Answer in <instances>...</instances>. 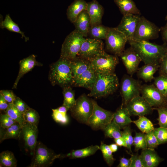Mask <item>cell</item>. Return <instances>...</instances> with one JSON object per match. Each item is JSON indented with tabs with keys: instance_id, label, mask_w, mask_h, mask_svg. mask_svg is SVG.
Masks as SVG:
<instances>
[{
	"instance_id": "obj_1",
	"label": "cell",
	"mask_w": 167,
	"mask_h": 167,
	"mask_svg": "<svg viewBox=\"0 0 167 167\" xmlns=\"http://www.w3.org/2000/svg\"><path fill=\"white\" fill-rule=\"evenodd\" d=\"M129 44L144 64H160L163 57L167 53V45H159L148 41L128 40Z\"/></svg>"
},
{
	"instance_id": "obj_2",
	"label": "cell",
	"mask_w": 167,
	"mask_h": 167,
	"mask_svg": "<svg viewBox=\"0 0 167 167\" xmlns=\"http://www.w3.org/2000/svg\"><path fill=\"white\" fill-rule=\"evenodd\" d=\"M51 84L62 88L72 85L73 76L71 66V60L60 57L56 62L51 64L48 75Z\"/></svg>"
},
{
	"instance_id": "obj_3",
	"label": "cell",
	"mask_w": 167,
	"mask_h": 167,
	"mask_svg": "<svg viewBox=\"0 0 167 167\" xmlns=\"http://www.w3.org/2000/svg\"><path fill=\"white\" fill-rule=\"evenodd\" d=\"M119 85L118 78L114 73H98L96 81L88 96L100 98L113 93Z\"/></svg>"
},
{
	"instance_id": "obj_4",
	"label": "cell",
	"mask_w": 167,
	"mask_h": 167,
	"mask_svg": "<svg viewBox=\"0 0 167 167\" xmlns=\"http://www.w3.org/2000/svg\"><path fill=\"white\" fill-rule=\"evenodd\" d=\"M93 101L85 94L81 95L70 109L72 116L79 122L88 124L93 112Z\"/></svg>"
},
{
	"instance_id": "obj_5",
	"label": "cell",
	"mask_w": 167,
	"mask_h": 167,
	"mask_svg": "<svg viewBox=\"0 0 167 167\" xmlns=\"http://www.w3.org/2000/svg\"><path fill=\"white\" fill-rule=\"evenodd\" d=\"M85 38L75 29L72 31L67 36L62 44L60 57L70 60L74 59Z\"/></svg>"
},
{
	"instance_id": "obj_6",
	"label": "cell",
	"mask_w": 167,
	"mask_h": 167,
	"mask_svg": "<svg viewBox=\"0 0 167 167\" xmlns=\"http://www.w3.org/2000/svg\"><path fill=\"white\" fill-rule=\"evenodd\" d=\"M32 162L29 167H47L51 166L56 159L63 157L57 154L40 142H37Z\"/></svg>"
},
{
	"instance_id": "obj_7",
	"label": "cell",
	"mask_w": 167,
	"mask_h": 167,
	"mask_svg": "<svg viewBox=\"0 0 167 167\" xmlns=\"http://www.w3.org/2000/svg\"><path fill=\"white\" fill-rule=\"evenodd\" d=\"M91 67L97 73H114L119 63L118 56L111 55L105 51L89 60Z\"/></svg>"
},
{
	"instance_id": "obj_8",
	"label": "cell",
	"mask_w": 167,
	"mask_h": 167,
	"mask_svg": "<svg viewBox=\"0 0 167 167\" xmlns=\"http://www.w3.org/2000/svg\"><path fill=\"white\" fill-rule=\"evenodd\" d=\"M160 28L154 23L140 16L133 39L137 41H148L159 37Z\"/></svg>"
},
{
	"instance_id": "obj_9",
	"label": "cell",
	"mask_w": 167,
	"mask_h": 167,
	"mask_svg": "<svg viewBox=\"0 0 167 167\" xmlns=\"http://www.w3.org/2000/svg\"><path fill=\"white\" fill-rule=\"evenodd\" d=\"M105 47L109 52L120 56L128 41L126 36L115 28H110L105 40Z\"/></svg>"
},
{
	"instance_id": "obj_10",
	"label": "cell",
	"mask_w": 167,
	"mask_h": 167,
	"mask_svg": "<svg viewBox=\"0 0 167 167\" xmlns=\"http://www.w3.org/2000/svg\"><path fill=\"white\" fill-rule=\"evenodd\" d=\"M113 113L100 106L93 101V109L88 125L95 130H103L112 120Z\"/></svg>"
},
{
	"instance_id": "obj_11",
	"label": "cell",
	"mask_w": 167,
	"mask_h": 167,
	"mask_svg": "<svg viewBox=\"0 0 167 167\" xmlns=\"http://www.w3.org/2000/svg\"><path fill=\"white\" fill-rule=\"evenodd\" d=\"M104 47L102 40L85 38L77 56L90 60L104 52Z\"/></svg>"
},
{
	"instance_id": "obj_12",
	"label": "cell",
	"mask_w": 167,
	"mask_h": 167,
	"mask_svg": "<svg viewBox=\"0 0 167 167\" xmlns=\"http://www.w3.org/2000/svg\"><path fill=\"white\" fill-rule=\"evenodd\" d=\"M141 85L139 81L127 75L122 79L120 91L124 104H127L134 98L140 95Z\"/></svg>"
},
{
	"instance_id": "obj_13",
	"label": "cell",
	"mask_w": 167,
	"mask_h": 167,
	"mask_svg": "<svg viewBox=\"0 0 167 167\" xmlns=\"http://www.w3.org/2000/svg\"><path fill=\"white\" fill-rule=\"evenodd\" d=\"M38 134L37 125L25 122L22 127L19 138L23 141L26 150L32 156L37 143Z\"/></svg>"
},
{
	"instance_id": "obj_14",
	"label": "cell",
	"mask_w": 167,
	"mask_h": 167,
	"mask_svg": "<svg viewBox=\"0 0 167 167\" xmlns=\"http://www.w3.org/2000/svg\"><path fill=\"white\" fill-rule=\"evenodd\" d=\"M142 96L153 108L167 105L165 97L153 84L141 85Z\"/></svg>"
},
{
	"instance_id": "obj_15",
	"label": "cell",
	"mask_w": 167,
	"mask_h": 167,
	"mask_svg": "<svg viewBox=\"0 0 167 167\" xmlns=\"http://www.w3.org/2000/svg\"><path fill=\"white\" fill-rule=\"evenodd\" d=\"M131 116H141L150 113L153 108L140 95L131 100L126 105Z\"/></svg>"
},
{
	"instance_id": "obj_16",
	"label": "cell",
	"mask_w": 167,
	"mask_h": 167,
	"mask_svg": "<svg viewBox=\"0 0 167 167\" xmlns=\"http://www.w3.org/2000/svg\"><path fill=\"white\" fill-rule=\"evenodd\" d=\"M140 17V15L131 14L123 15L120 23L116 28L123 33L128 40H132Z\"/></svg>"
},
{
	"instance_id": "obj_17",
	"label": "cell",
	"mask_w": 167,
	"mask_h": 167,
	"mask_svg": "<svg viewBox=\"0 0 167 167\" xmlns=\"http://www.w3.org/2000/svg\"><path fill=\"white\" fill-rule=\"evenodd\" d=\"M120 57L128 74L132 75L137 72L139 64L142 61L132 47L131 46L124 50Z\"/></svg>"
},
{
	"instance_id": "obj_18",
	"label": "cell",
	"mask_w": 167,
	"mask_h": 167,
	"mask_svg": "<svg viewBox=\"0 0 167 167\" xmlns=\"http://www.w3.org/2000/svg\"><path fill=\"white\" fill-rule=\"evenodd\" d=\"M97 75L91 67L74 79L72 86L84 88L90 90L96 81Z\"/></svg>"
},
{
	"instance_id": "obj_19",
	"label": "cell",
	"mask_w": 167,
	"mask_h": 167,
	"mask_svg": "<svg viewBox=\"0 0 167 167\" xmlns=\"http://www.w3.org/2000/svg\"><path fill=\"white\" fill-rule=\"evenodd\" d=\"M36 58L35 55L32 54L19 61V73L12 88H16L19 80L25 74L32 70L35 66L42 65L41 63L36 61Z\"/></svg>"
},
{
	"instance_id": "obj_20",
	"label": "cell",
	"mask_w": 167,
	"mask_h": 167,
	"mask_svg": "<svg viewBox=\"0 0 167 167\" xmlns=\"http://www.w3.org/2000/svg\"><path fill=\"white\" fill-rule=\"evenodd\" d=\"M87 11L90 19V26L101 24L104 9L96 0L87 2Z\"/></svg>"
},
{
	"instance_id": "obj_21",
	"label": "cell",
	"mask_w": 167,
	"mask_h": 167,
	"mask_svg": "<svg viewBox=\"0 0 167 167\" xmlns=\"http://www.w3.org/2000/svg\"><path fill=\"white\" fill-rule=\"evenodd\" d=\"M144 167H156L163 160L154 149L147 148L142 150L140 155Z\"/></svg>"
},
{
	"instance_id": "obj_22",
	"label": "cell",
	"mask_w": 167,
	"mask_h": 167,
	"mask_svg": "<svg viewBox=\"0 0 167 167\" xmlns=\"http://www.w3.org/2000/svg\"><path fill=\"white\" fill-rule=\"evenodd\" d=\"M73 24L76 30L81 33L84 37L88 36L91 22L90 18L87 10L81 12L78 16Z\"/></svg>"
},
{
	"instance_id": "obj_23",
	"label": "cell",
	"mask_w": 167,
	"mask_h": 167,
	"mask_svg": "<svg viewBox=\"0 0 167 167\" xmlns=\"http://www.w3.org/2000/svg\"><path fill=\"white\" fill-rule=\"evenodd\" d=\"M131 116L126 107L122 106L113 113L112 120L121 129H123L132 122Z\"/></svg>"
},
{
	"instance_id": "obj_24",
	"label": "cell",
	"mask_w": 167,
	"mask_h": 167,
	"mask_svg": "<svg viewBox=\"0 0 167 167\" xmlns=\"http://www.w3.org/2000/svg\"><path fill=\"white\" fill-rule=\"evenodd\" d=\"M87 2L84 0H75L67 9L68 19L73 23L78 16L83 11L87 10Z\"/></svg>"
},
{
	"instance_id": "obj_25",
	"label": "cell",
	"mask_w": 167,
	"mask_h": 167,
	"mask_svg": "<svg viewBox=\"0 0 167 167\" xmlns=\"http://www.w3.org/2000/svg\"><path fill=\"white\" fill-rule=\"evenodd\" d=\"M159 64H147L139 68L137 71L138 77L145 82H151L154 78V75L159 70Z\"/></svg>"
},
{
	"instance_id": "obj_26",
	"label": "cell",
	"mask_w": 167,
	"mask_h": 167,
	"mask_svg": "<svg viewBox=\"0 0 167 167\" xmlns=\"http://www.w3.org/2000/svg\"><path fill=\"white\" fill-rule=\"evenodd\" d=\"M71 66L74 79L91 67L89 60L77 56L71 60Z\"/></svg>"
},
{
	"instance_id": "obj_27",
	"label": "cell",
	"mask_w": 167,
	"mask_h": 167,
	"mask_svg": "<svg viewBox=\"0 0 167 167\" xmlns=\"http://www.w3.org/2000/svg\"><path fill=\"white\" fill-rule=\"evenodd\" d=\"M123 15L128 14L140 15V11L133 0H113Z\"/></svg>"
},
{
	"instance_id": "obj_28",
	"label": "cell",
	"mask_w": 167,
	"mask_h": 167,
	"mask_svg": "<svg viewBox=\"0 0 167 167\" xmlns=\"http://www.w3.org/2000/svg\"><path fill=\"white\" fill-rule=\"evenodd\" d=\"M22 126L18 122H16L6 129L0 128V141L10 139H19Z\"/></svg>"
},
{
	"instance_id": "obj_29",
	"label": "cell",
	"mask_w": 167,
	"mask_h": 167,
	"mask_svg": "<svg viewBox=\"0 0 167 167\" xmlns=\"http://www.w3.org/2000/svg\"><path fill=\"white\" fill-rule=\"evenodd\" d=\"M99 149L100 146L91 145L81 149L73 150L65 156H63V157H67L71 159L83 158L93 155Z\"/></svg>"
},
{
	"instance_id": "obj_30",
	"label": "cell",
	"mask_w": 167,
	"mask_h": 167,
	"mask_svg": "<svg viewBox=\"0 0 167 167\" xmlns=\"http://www.w3.org/2000/svg\"><path fill=\"white\" fill-rule=\"evenodd\" d=\"M110 28L101 24L90 26L88 36L93 39L105 40Z\"/></svg>"
},
{
	"instance_id": "obj_31",
	"label": "cell",
	"mask_w": 167,
	"mask_h": 167,
	"mask_svg": "<svg viewBox=\"0 0 167 167\" xmlns=\"http://www.w3.org/2000/svg\"><path fill=\"white\" fill-rule=\"evenodd\" d=\"M0 26L2 29L6 28L11 32L20 34L22 35V38H24L25 41L29 40V38L26 36L24 32L21 31L18 24L12 20L9 14L6 15L4 20L1 22Z\"/></svg>"
},
{
	"instance_id": "obj_32",
	"label": "cell",
	"mask_w": 167,
	"mask_h": 167,
	"mask_svg": "<svg viewBox=\"0 0 167 167\" xmlns=\"http://www.w3.org/2000/svg\"><path fill=\"white\" fill-rule=\"evenodd\" d=\"M69 110V108L63 105L56 109H52L53 119L57 123L63 125L67 124L69 120L67 112Z\"/></svg>"
},
{
	"instance_id": "obj_33",
	"label": "cell",
	"mask_w": 167,
	"mask_h": 167,
	"mask_svg": "<svg viewBox=\"0 0 167 167\" xmlns=\"http://www.w3.org/2000/svg\"><path fill=\"white\" fill-rule=\"evenodd\" d=\"M0 163L2 166L16 167L17 161L14 154L9 151L2 152L0 154Z\"/></svg>"
},
{
	"instance_id": "obj_34",
	"label": "cell",
	"mask_w": 167,
	"mask_h": 167,
	"mask_svg": "<svg viewBox=\"0 0 167 167\" xmlns=\"http://www.w3.org/2000/svg\"><path fill=\"white\" fill-rule=\"evenodd\" d=\"M132 122L142 132L145 134L153 131L154 129L151 121L144 116H139L137 120L132 121Z\"/></svg>"
},
{
	"instance_id": "obj_35",
	"label": "cell",
	"mask_w": 167,
	"mask_h": 167,
	"mask_svg": "<svg viewBox=\"0 0 167 167\" xmlns=\"http://www.w3.org/2000/svg\"><path fill=\"white\" fill-rule=\"evenodd\" d=\"M62 93L64 98L62 105L70 109L74 105L76 101L75 92L71 86H69L63 88Z\"/></svg>"
},
{
	"instance_id": "obj_36",
	"label": "cell",
	"mask_w": 167,
	"mask_h": 167,
	"mask_svg": "<svg viewBox=\"0 0 167 167\" xmlns=\"http://www.w3.org/2000/svg\"><path fill=\"white\" fill-rule=\"evenodd\" d=\"M103 130L106 137L114 139L122 137V131L113 120L105 127Z\"/></svg>"
},
{
	"instance_id": "obj_37",
	"label": "cell",
	"mask_w": 167,
	"mask_h": 167,
	"mask_svg": "<svg viewBox=\"0 0 167 167\" xmlns=\"http://www.w3.org/2000/svg\"><path fill=\"white\" fill-rule=\"evenodd\" d=\"M5 113L23 126L24 123V116L16 108L13 103L9 104L5 110Z\"/></svg>"
},
{
	"instance_id": "obj_38",
	"label": "cell",
	"mask_w": 167,
	"mask_h": 167,
	"mask_svg": "<svg viewBox=\"0 0 167 167\" xmlns=\"http://www.w3.org/2000/svg\"><path fill=\"white\" fill-rule=\"evenodd\" d=\"M133 145L134 146L135 151L147 148L145 134L143 132H135Z\"/></svg>"
},
{
	"instance_id": "obj_39",
	"label": "cell",
	"mask_w": 167,
	"mask_h": 167,
	"mask_svg": "<svg viewBox=\"0 0 167 167\" xmlns=\"http://www.w3.org/2000/svg\"><path fill=\"white\" fill-rule=\"evenodd\" d=\"M154 79L153 84L165 98L167 95V77L160 75Z\"/></svg>"
},
{
	"instance_id": "obj_40",
	"label": "cell",
	"mask_w": 167,
	"mask_h": 167,
	"mask_svg": "<svg viewBox=\"0 0 167 167\" xmlns=\"http://www.w3.org/2000/svg\"><path fill=\"white\" fill-rule=\"evenodd\" d=\"M100 149L101 151L103 158L107 164L111 166L113 164L115 159L112 155V152L109 145L101 142L100 146Z\"/></svg>"
},
{
	"instance_id": "obj_41",
	"label": "cell",
	"mask_w": 167,
	"mask_h": 167,
	"mask_svg": "<svg viewBox=\"0 0 167 167\" xmlns=\"http://www.w3.org/2000/svg\"><path fill=\"white\" fill-rule=\"evenodd\" d=\"M39 116L35 109L29 108L24 115V122L34 124L37 126L39 119Z\"/></svg>"
},
{
	"instance_id": "obj_42",
	"label": "cell",
	"mask_w": 167,
	"mask_h": 167,
	"mask_svg": "<svg viewBox=\"0 0 167 167\" xmlns=\"http://www.w3.org/2000/svg\"><path fill=\"white\" fill-rule=\"evenodd\" d=\"M153 108L158 112L157 120L160 127L167 128V105Z\"/></svg>"
},
{
	"instance_id": "obj_43",
	"label": "cell",
	"mask_w": 167,
	"mask_h": 167,
	"mask_svg": "<svg viewBox=\"0 0 167 167\" xmlns=\"http://www.w3.org/2000/svg\"><path fill=\"white\" fill-rule=\"evenodd\" d=\"M153 131L159 145L167 143V128L160 127L154 128Z\"/></svg>"
},
{
	"instance_id": "obj_44",
	"label": "cell",
	"mask_w": 167,
	"mask_h": 167,
	"mask_svg": "<svg viewBox=\"0 0 167 167\" xmlns=\"http://www.w3.org/2000/svg\"><path fill=\"white\" fill-rule=\"evenodd\" d=\"M123 129L122 137L125 140L127 145L126 148L130 152H131V147L133 144L134 138L132 135L131 129L129 126Z\"/></svg>"
},
{
	"instance_id": "obj_45",
	"label": "cell",
	"mask_w": 167,
	"mask_h": 167,
	"mask_svg": "<svg viewBox=\"0 0 167 167\" xmlns=\"http://www.w3.org/2000/svg\"><path fill=\"white\" fill-rule=\"evenodd\" d=\"M147 148L154 149L159 145L153 131L145 134Z\"/></svg>"
},
{
	"instance_id": "obj_46",
	"label": "cell",
	"mask_w": 167,
	"mask_h": 167,
	"mask_svg": "<svg viewBox=\"0 0 167 167\" xmlns=\"http://www.w3.org/2000/svg\"><path fill=\"white\" fill-rule=\"evenodd\" d=\"M17 122L6 113H1L0 116V128H7Z\"/></svg>"
},
{
	"instance_id": "obj_47",
	"label": "cell",
	"mask_w": 167,
	"mask_h": 167,
	"mask_svg": "<svg viewBox=\"0 0 167 167\" xmlns=\"http://www.w3.org/2000/svg\"><path fill=\"white\" fill-rule=\"evenodd\" d=\"M18 110L23 115L30 107L19 97L17 96L13 102Z\"/></svg>"
},
{
	"instance_id": "obj_48",
	"label": "cell",
	"mask_w": 167,
	"mask_h": 167,
	"mask_svg": "<svg viewBox=\"0 0 167 167\" xmlns=\"http://www.w3.org/2000/svg\"><path fill=\"white\" fill-rule=\"evenodd\" d=\"M0 93H1L5 100L9 104L13 103L17 97L12 91L10 90H1Z\"/></svg>"
},
{
	"instance_id": "obj_49",
	"label": "cell",
	"mask_w": 167,
	"mask_h": 167,
	"mask_svg": "<svg viewBox=\"0 0 167 167\" xmlns=\"http://www.w3.org/2000/svg\"><path fill=\"white\" fill-rule=\"evenodd\" d=\"M160 75L167 77V53L162 58L159 69Z\"/></svg>"
},
{
	"instance_id": "obj_50",
	"label": "cell",
	"mask_w": 167,
	"mask_h": 167,
	"mask_svg": "<svg viewBox=\"0 0 167 167\" xmlns=\"http://www.w3.org/2000/svg\"><path fill=\"white\" fill-rule=\"evenodd\" d=\"M131 155L130 158L131 164L130 167H144L140 155L137 154Z\"/></svg>"
},
{
	"instance_id": "obj_51",
	"label": "cell",
	"mask_w": 167,
	"mask_h": 167,
	"mask_svg": "<svg viewBox=\"0 0 167 167\" xmlns=\"http://www.w3.org/2000/svg\"><path fill=\"white\" fill-rule=\"evenodd\" d=\"M131 164V160L130 158L127 159L124 157L121 158L119 161L118 167H130Z\"/></svg>"
},
{
	"instance_id": "obj_52",
	"label": "cell",
	"mask_w": 167,
	"mask_h": 167,
	"mask_svg": "<svg viewBox=\"0 0 167 167\" xmlns=\"http://www.w3.org/2000/svg\"><path fill=\"white\" fill-rule=\"evenodd\" d=\"M160 32L164 44L167 45V22L160 28Z\"/></svg>"
},
{
	"instance_id": "obj_53",
	"label": "cell",
	"mask_w": 167,
	"mask_h": 167,
	"mask_svg": "<svg viewBox=\"0 0 167 167\" xmlns=\"http://www.w3.org/2000/svg\"><path fill=\"white\" fill-rule=\"evenodd\" d=\"M9 104L5 100L2 94L0 93V109L6 110L8 108Z\"/></svg>"
},
{
	"instance_id": "obj_54",
	"label": "cell",
	"mask_w": 167,
	"mask_h": 167,
	"mask_svg": "<svg viewBox=\"0 0 167 167\" xmlns=\"http://www.w3.org/2000/svg\"><path fill=\"white\" fill-rule=\"evenodd\" d=\"M114 141L118 146L126 147L127 145L125 140L122 137L114 139Z\"/></svg>"
},
{
	"instance_id": "obj_55",
	"label": "cell",
	"mask_w": 167,
	"mask_h": 167,
	"mask_svg": "<svg viewBox=\"0 0 167 167\" xmlns=\"http://www.w3.org/2000/svg\"><path fill=\"white\" fill-rule=\"evenodd\" d=\"M109 147L113 152H116L118 149V145L116 143H113L109 145Z\"/></svg>"
},
{
	"instance_id": "obj_56",
	"label": "cell",
	"mask_w": 167,
	"mask_h": 167,
	"mask_svg": "<svg viewBox=\"0 0 167 167\" xmlns=\"http://www.w3.org/2000/svg\"><path fill=\"white\" fill-rule=\"evenodd\" d=\"M165 101L166 104L167 105V95L165 96Z\"/></svg>"
},
{
	"instance_id": "obj_57",
	"label": "cell",
	"mask_w": 167,
	"mask_h": 167,
	"mask_svg": "<svg viewBox=\"0 0 167 167\" xmlns=\"http://www.w3.org/2000/svg\"><path fill=\"white\" fill-rule=\"evenodd\" d=\"M165 20L166 21H167V15H166V16L165 17Z\"/></svg>"
}]
</instances>
